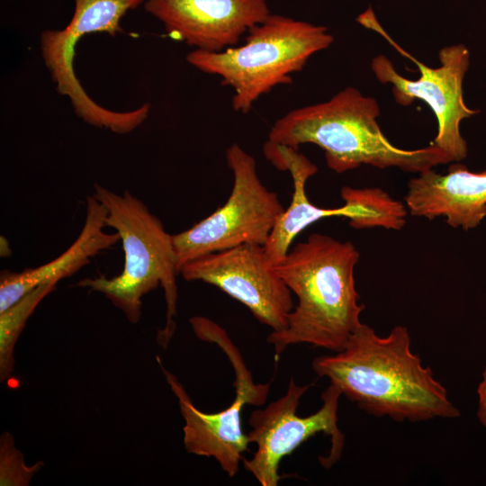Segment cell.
<instances>
[{
  "mask_svg": "<svg viewBox=\"0 0 486 486\" xmlns=\"http://www.w3.org/2000/svg\"><path fill=\"white\" fill-rule=\"evenodd\" d=\"M312 369L376 417L418 422L461 415L432 369L411 350L403 326L380 337L361 323L341 351L314 358Z\"/></svg>",
  "mask_w": 486,
  "mask_h": 486,
  "instance_id": "cell-1",
  "label": "cell"
},
{
  "mask_svg": "<svg viewBox=\"0 0 486 486\" xmlns=\"http://www.w3.org/2000/svg\"><path fill=\"white\" fill-rule=\"evenodd\" d=\"M359 256L350 241L312 233L274 266L298 300L286 328L267 337L276 355L302 343L334 353L345 347L364 309L354 275Z\"/></svg>",
  "mask_w": 486,
  "mask_h": 486,
  "instance_id": "cell-2",
  "label": "cell"
},
{
  "mask_svg": "<svg viewBox=\"0 0 486 486\" xmlns=\"http://www.w3.org/2000/svg\"><path fill=\"white\" fill-rule=\"evenodd\" d=\"M379 115L374 98L346 87L327 102L292 110L278 119L268 140L297 149L301 144H315L324 150L328 166L339 174L361 165L419 174L453 162L433 143L418 149L395 147L382 133Z\"/></svg>",
  "mask_w": 486,
  "mask_h": 486,
  "instance_id": "cell-3",
  "label": "cell"
},
{
  "mask_svg": "<svg viewBox=\"0 0 486 486\" xmlns=\"http://www.w3.org/2000/svg\"><path fill=\"white\" fill-rule=\"evenodd\" d=\"M93 195L107 209L106 227L118 233L124 252L122 273L108 278H84L76 285L104 294L126 319L136 324L141 318L142 298L162 286L166 304L165 327L157 341L166 348L176 330L177 285L172 235L145 203L128 190L116 194L98 184Z\"/></svg>",
  "mask_w": 486,
  "mask_h": 486,
  "instance_id": "cell-4",
  "label": "cell"
},
{
  "mask_svg": "<svg viewBox=\"0 0 486 486\" xmlns=\"http://www.w3.org/2000/svg\"><path fill=\"white\" fill-rule=\"evenodd\" d=\"M334 40L321 25L269 14L253 26L240 46L221 51L194 50L186 60L195 68L221 77L234 91L232 107L246 113L274 86L290 84L316 52Z\"/></svg>",
  "mask_w": 486,
  "mask_h": 486,
  "instance_id": "cell-5",
  "label": "cell"
},
{
  "mask_svg": "<svg viewBox=\"0 0 486 486\" xmlns=\"http://www.w3.org/2000/svg\"><path fill=\"white\" fill-rule=\"evenodd\" d=\"M226 160L233 174L229 199L207 218L172 235L178 273L203 255L243 244L265 246L285 210L277 194L262 184L254 158L239 145L227 148Z\"/></svg>",
  "mask_w": 486,
  "mask_h": 486,
  "instance_id": "cell-6",
  "label": "cell"
},
{
  "mask_svg": "<svg viewBox=\"0 0 486 486\" xmlns=\"http://www.w3.org/2000/svg\"><path fill=\"white\" fill-rule=\"evenodd\" d=\"M266 158L278 169L288 171L292 178L293 194L290 205L277 220L264 247L267 262L276 266L288 253L295 237L309 225L326 217L349 219L355 229L382 227L400 230L408 210L404 204L379 188L344 186L339 208H321L312 204L305 192L307 180L318 171L317 166L297 148L267 140L263 148Z\"/></svg>",
  "mask_w": 486,
  "mask_h": 486,
  "instance_id": "cell-7",
  "label": "cell"
},
{
  "mask_svg": "<svg viewBox=\"0 0 486 486\" xmlns=\"http://www.w3.org/2000/svg\"><path fill=\"white\" fill-rule=\"evenodd\" d=\"M356 21L363 26L384 37L402 56L416 64L420 76L411 80L400 76L392 63L383 55L372 60V70L382 84L392 86L397 104L407 106L415 99L424 101L435 113L437 133L431 142L444 150L452 161H461L467 156V144L460 132V123L479 111L469 108L463 94V82L470 64V53L464 44L444 47L438 53L441 66L430 68L401 49L387 34L368 8Z\"/></svg>",
  "mask_w": 486,
  "mask_h": 486,
  "instance_id": "cell-8",
  "label": "cell"
},
{
  "mask_svg": "<svg viewBox=\"0 0 486 486\" xmlns=\"http://www.w3.org/2000/svg\"><path fill=\"white\" fill-rule=\"evenodd\" d=\"M311 385L300 386L291 379L284 396L253 411L248 419L252 429L247 435L256 450L251 459L243 458V466L262 486L278 485L282 459L318 433L329 436L331 442L328 454L319 458L324 468H330L342 454L345 436L338 425L342 393L336 385L330 383L322 392L318 411L306 417L296 414L301 398Z\"/></svg>",
  "mask_w": 486,
  "mask_h": 486,
  "instance_id": "cell-9",
  "label": "cell"
},
{
  "mask_svg": "<svg viewBox=\"0 0 486 486\" xmlns=\"http://www.w3.org/2000/svg\"><path fill=\"white\" fill-rule=\"evenodd\" d=\"M179 274L212 284L243 303L262 324L281 331L294 305L292 292L266 260L264 247L243 244L194 258Z\"/></svg>",
  "mask_w": 486,
  "mask_h": 486,
  "instance_id": "cell-10",
  "label": "cell"
},
{
  "mask_svg": "<svg viewBox=\"0 0 486 486\" xmlns=\"http://www.w3.org/2000/svg\"><path fill=\"white\" fill-rule=\"evenodd\" d=\"M166 32L196 50L221 51L269 14L266 0H145Z\"/></svg>",
  "mask_w": 486,
  "mask_h": 486,
  "instance_id": "cell-11",
  "label": "cell"
},
{
  "mask_svg": "<svg viewBox=\"0 0 486 486\" xmlns=\"http://www.w3.org/2000/svg\"><path fill=\"white\" fill-rule=\"evenodd\" d=\"M405 203L411 215L446 223L464 230L476 228L486 217V171L472 173L461 164L446 175L432 169L419 173L407 185Z\"/></svg>",
  "mask_w": 486,
  "mask_h": 486,
  "instance_id": "cell-12",
  "label": "cell"
},
{
  "mask_svg": "<svg viewBox=\"0 0 486 486\" xmlns=\"http://www.w3.org/2000/svg\"><path fill=\"white\" fill-rule=\"evenodd\" d=\"M157 359L178 400L184 420L183 431L186 451L214 458L230 477L235 476L249 443L241 424V411L247 404L246 400L236 393L234 400L227 409L215 413L203 412L194 406L177 378L163 366L159 356Z\"/></svg>",
  "mask_w": 486,
  "mask_h": 486,
  "instance_id": "cell-13",
  "label": "cell"
},
{
  "mask_svg": "<svg viewBox=\"0 0 486 486\" xmlns=\"http://www.w3.org/2000/svg\"><path fill=\"white\" fill-rule=\"evenodd\" d=\"M107 209L93 195L86 197L84 225L76 239L60 256L34 268L21 272L2 271L0 312L8 309L36 287L58 284L91 263L93 257L120 241L117 232L104 231Z\"/></svg>",
  "mask_w": 486,
  "mask_h": 486,
  "instance_id": "cell-14",
  "label": "cell"
},
{
  "mask_svg": "<svg viewBox=\"0 0 486 486\" xmlns=\"http://www.w3.org/2000/svg\"><path fill=\"white\" fill-rule=\"evenodd\" d=\"M145 0H75L69 23L60 31H46L40 35L43 49L50 54L73 59L79 39L93 32L115 35L122 32L121 20Z\"/></svg>",
  "mask_w": 486,
  "mask_h": 486,
  "instance_id": "cell-15",
  "label": "cell"
},
{
  "mask_svg": "<svg viewBox=\"0 0 486 486\" xmlns=\"http://www.w3.org/2000/svg\"><path fill=\"white\" fill-rule=\"evenodd\" d=\"M191 327L196 337L207 342L218 345L228 356L235 374L234 387L236 393L247 400V404L263 405L270 392V382L255 383L251 373L247 368L242 356L230 339L225 330L217 323L202 316L190 319Z\"/></svg>",
  "mask_w": 486,
  "mask_h": 486,
  "instance_id": "cell-16",
  "label": "cell"
},
{
  "mask_svg": "<svg viewBox=\"0 0 486 486\" xmlns=\"http://www.w3.org/2000/svg\"><path fill=\"white\" fill-rule=\"evenodd\" d=\"M45 284L32 290L8 309L0 312V381L8 379L14 369V351L25 324L39 303L56 288Z\"/></svg>",
  "mask_w": 486,
  "mask_h": 486,
  "instance_id": "cell-17",
  "label": "cell"
},
{
  "mask_svg": "<svg viewBox=\"0 0 486 486\" xmlns=\"http://www.w3.org/2000/svg\"><path fill=\"white\" fill-rule=\"evenodd\" d=\"M44 463L39 461L33 465H27L22 452L16 448L14 440L9 432H3L0 436V485L28 486L32 477L40 471Z\"/></svg>",
  "mask_w": 486,
  "mask_h": 486,
  "instance_id": "cell-18",
  "label": "cell"
},
{
  "mask_svg": "<svg viewBox=\"0 0 486 486\" xmlns=\"http://www.w3.org/2000/svg\"><path fill=\"white\" fill-rule=\"evenodd\" d=\"M477 393L479 396L477 417L481 424L486 427V365L482 373V381L477 389Z\"/></svg>",
  "mask_w": 486,
  "mask_h": 486,
  "instance_id": "cell-19",
  "label": "cell"
}]
</instances>
